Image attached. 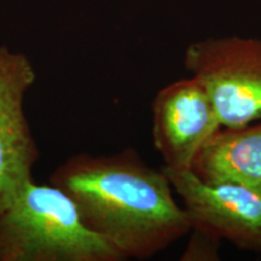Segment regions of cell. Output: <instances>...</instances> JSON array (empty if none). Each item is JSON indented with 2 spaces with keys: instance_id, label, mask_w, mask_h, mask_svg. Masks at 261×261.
Listing matches in <instances>:
<instances>
[{
  "instance_id": "1",
  "label": "cell",
  "mask_w": 261,
  "mask_h": 261,
  "mask_svg": "<svg viewBox=\"0 0 261 261\" xmlns=\"http://www.w3.org/2000/svg\"><path fill=\"white\" fill-rule=\"evenodd\" d=\"M50 182L71 198L85 226L123 260L150 259L190 232L166 173L133 149L75 155L55 169Z\"/></svg>"
},
{
  "instance_id": "2",
  "label": "cell",
  "mask_w": 261,
  "mask_h": 261,
  "mask_svg": "<svg viewBox=\"0 0 261 261\" xmlns=\"http://www.w3.org/2000/svg\"><path fill=\"white\" fill-rule=\"evenodd\" d=\"M0 261H123L55 185L29 181L0 212Z\"/></svg>"
},
{
  "instance_id": "3",
  "label": "cell",
  "mask_w": 261,
  "mask_h": 261,
  "mask_svg": "<svg viewBox=\"0 0 261 261\" xmlns=\"http://www.w3.org/2000/svg\"><path fill=\"white\" fill-rule=\"evenodd\" d=\"M184 68L210 94L221 127L261 120V40L208 38L191 42Z\"/></svg>"
},
{
  "instance_id": "4",
  "label": "cell",
  "mask_w": 261,
  "mask_h": 261,
  "mask_svg": "<svg viewBox=\"0 0 261 261\" xmlns=\"http://www.w3.org/2000/svg\"><path fill=\"white\" fill-rule=\"evenodd\" d=\"M182 201L190 231L261 254V194L236 184H210L190 169L162 167Z\"/></svg>"
},
{
  "instance_id": "5",
  "label": "cell",
  "mask_w": 261,
  "mask_h": 261,
  "mask_svg": "<svg viewBox=\"0 0 261 261\" xmlns=\"http://www.w3.org/2000/svg\"><path fill=\"white\" fill-rule=\"evenodd\" d=\"M34 81V68L25 55L0 47V212L33 180L39 159L23 108Z\"/></svg>"
},
{
  "instance_id": "6",
  "label": "cell",
  "mask_w": 261,
  "mask_h": 261,
  "mask_svg": "<svg viewBox=\"0 0 261 261\" xmlns=\"http://www.w3.org/2000/svg\"><path fill=\"white\" fill-rule=\"evenodd\" d=\"M220 127L210 94L194 76L172 81L152 100V143L165 168L190 169L198 150Z\"/></svg>"
},
{
  "instance_id": "7",
  "label": "cell",
  "mask_w": 261,
  "mask_h": 261,
  "mask_svg": "<svg viewBox=\"0 0 261 261\" xmlns=\"http://www.w3.org/2000/svg\"><path fill=\"white\" fill-rule=\"evenodd\" d=\"M190 171L204 182H228L261 194V120L215 130L195 155Z\"/></svg>"
},
{
  "instance_id": "8",
  "label": "cell",
  "mask_w": 261,
  "mask_h": 261,
  "mask_svg": "<svg viewBox=\"0 0 261 261\" xmlns=\"http://www.w3.org/2000/svg\"><path fill=\"white\" fill-rule=\"evenodd\" d=\"M188 248L181 260H217L219 242L211 240L204 234L192 231Z\"/></svg>"
}]
</instances>
